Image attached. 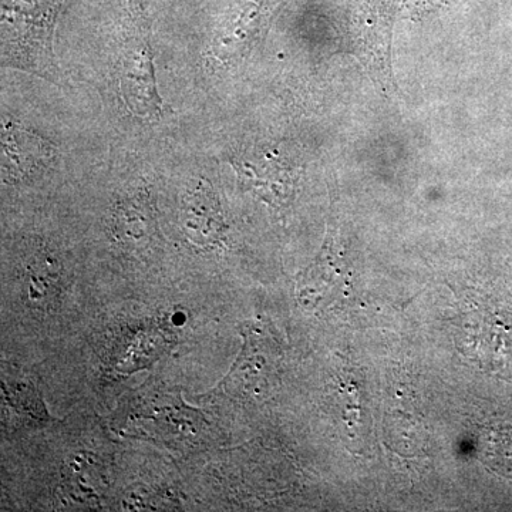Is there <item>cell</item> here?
<instances>
[{"instance_id":"6da1fadb","label":"cell","mask_w":512,"mask_h":512,"mask_svg":"<svg viewBox=\"0 0 512 512\" xmlns=\"http://www.w3.org/2000/svg\"><path fill=\"white\" fill-rule=\"evenodd\" d=\"M131 22L120 49L119 84L124 103L140 117L163 114V99L157 90L150 25L143 0H128Z\"/></svg>"},{"instance_id":"7a4b0ae2","label":"cell","mask_w":512,"mask_h":512,"mask_svg":"<svg viewBox=\"0 0 512 512\" xmlns=\"http://www.w3.org/2000/svg\"><path fill=\"white\" fill-rule=\"evenodd\" d=\"M201 414L185 407L178 397L151 396L138 399L130 404L124 414V424L143 420L153 424V433L163 437H177V440H192L201 433Z\"/></svg>"},{"instance_id":"3957f363","label":"cell","mask_w":512,"mask_h":512,"mask_svg":"<svg viewBox=\"0 0 512 512\" xmlns=\"http://www.w3.org/2000/svg\"><path fill=\"white\" fill-rule=\"evenodd\" d=\"M181 225L188 239L200 247L222 244L227 234L220 197L205 180H198L185 192L181 204Z\"/></svg>"},{"instance_id":"277c9868","label":"cell","mask_w":512,"mask_h":512,"mask_svg":"<svg viewBox=\"0 0 512 512\" xmlns=\"http://www.w3.org/2000/svg\"><path fill=\"white\" fill-rule=\"evenodd\" d=\"M156 210L144 192L128 195L117 202L111 215V231L123 245H143L156 232Z\"/></svg>"},{"instance_id":"5b68a950","label":"cell","mask_w":512,"mask_h":512,"mask_svg":"<svg viewBox=\"0 0 512 512\" xmlns=\"http://www.w3.org/2000/svg\"><path fill=\"white\" fill-rule=\"evenodd\" d=\"M63 289V269L49 251L37 249L26 261L23 295L36 309L52 308Z\"/></svg>"},{"instance_id":"8992f818","label":"cell","mask_w":512,"mask_h":512,"mask_svg":"<svg viewBox=\"0 0 512 512\" xmlns=\"http://www.w3.org/2000/svg\"><path fill=\"white\" fill-rule=\"evenodd\" d=\"M62 484L77 503H96L106 493L109 478L99 458L90 453H77L64 464Z\"/></svg>"},{"instance_id":"52a82bcc","label":"cell","mask_w":512,"mask_h":512,"mask_svg":"<svg viewBox=\"0 0 512 512\" xmlns=\"http://www.w3.org/2000/svg\"><path fill=\"white\" fill-rule=\"evenodd\" d=\"M231 165L245 190L254 191L271 204H282L291 198L293 180L281 165L255 163L247 158H235Z\"/></svg>"}]
</instances>
